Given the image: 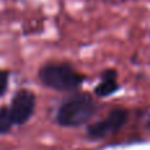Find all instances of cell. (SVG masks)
Listing matches in <instances>:
<instances>
[{"label": "cell", "mask_w": 150, "mask_h": 150, "mask_svg": "<svg viewBox=\"0 0 150 150\" xmlns=\"http://www.w3.org/2000/svg\"><path fill=\"white\" fill-rule=\"evenodd\" d=\"M119 83L116 80V73L113 70H107L103 73L101 82L95 87V93L100 98L109 96L119 90Z\"/></svg>", "instance_id": "5b68a950"}, {"label": "cell", "mask_w": 150, "mask_h": 150, "mask_svg": "<svg viewBox=\"0 0 150 150\" xmlns=\"http://www.w3.org/2000/svg\"><path fill=\"white\" fill-rule=\"evenodd\" d=\"M8 75L7 71H0V98L4 95V92L7 91V87H8Z\"/></svg>", "instance_id": "52a82bcc"}, {"label": "cell", "mask_w": 150, "mask_h": 150, "mask_svg": "<svg viewBox=\"0 0 150 150\" xmlns=\"http://www.w3.org/2000/svg\"><path fill=\"white\" fill-rule=\"evenodd\" d=\"M38 78L44 86L58 91H74L84 80L82 74L65 63H47L38 71Z\"/></svg>", "instance_id": "7a4b0ae2"}, {"label": "cell", "mask_w": 150, "mask_h": 150, "mask_svg": "<svg viewBox=\"0 0 150 150\" xmlns=\"http://www.w3.org/2000/svg\"><path fill=\"white\" fill-rule=\"evenodd\" d=\"M128 120V111L124 108H115L108 113L105 119L100 121L91 124L88 127L87 134L90 138L99 140L105 136H109L112 133H116L120 130Z\"/></svg>", "instance_id": "3957f363"}, {"label": "cell", "mask_w": 150, "mask_h": 150, "mask_svg": "<svg viewBox=\"0 0 150 150\" xmlns=\"http://www.w3.org/2000/svg\"><path fill=\"white\" fill-rule=\"evenodd\" d=\"M13 122L9 116V111L5 108H0V134L11 130Z\"/></svg>", "instance_id": "8992f818"}, {"label": "cell", "mask_w": 150, "mask_h": 150, "mask_svg": "<svg viewBox=\"0 0 150 150\" xmlns=\"http://www.w3.org/2000/svg\"><path fill=\"white\" fill-rule=\"evenodd\" d=\"M96 103L88 93H79L61 104L57 112V121L62 127L76 128L84 125L93 117Z\"/></svg>", "instance_id": "6da1fadb"}, {"label": "cell", "mask_w": 150, "mask_h": 150, "mask_svg": "<svg viewBox=\"0 0 150 150\" xmlns=\"http://www.w3.org/2000/svg\"><path fill=\"white\" fill-rule=\"evenodd\" d=\"M36 108V95L29 90H18L11 100L9 116L15 125H23L32 117Z\"/></svg>", "instance_id": "277c9868"}]
</instances>
